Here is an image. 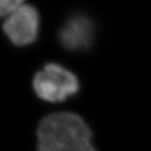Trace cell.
Returning <instances> with one entry per match:
<instances>
[{
	"mask_svg": "<svg viewBox=\"0 0 151 151\" xmlns=\"http://www.w3.org/2000/svg\"><path fill=\"white\" fill-rule=\"evenodd\" d=\"M37 140V151H97L89 126L73 112H56L42 118Z\"/></svg>",
	"mask_w": 151,
	"mask_h": 151,
	"instance_id": "1",
	"label": "cell"
},
{
	"mask_svg": "<svg viewBox=\"0 0 151 151\" xmlns=\"http://www.w3.org/2000/svg\"><path fill=\"white\" fill-rule=\"evenodd\" d=\"M37 96L48 103H59L77 94L80 81L73 72L58 63H47L32 78Z\"/></svg>",
	"mask_w": 151,
	"mask_h": 151,
	"instance_id": "2",
	"label": "cell"
},
{
	"mask_svg": "<svg viewBox=\"0 0 151 151\" xmlns=\"http://www.w3.org/2000/svg\"><path fill=\"white\" fill-rule=\"evenodd\" d=\"M40 27V17L31 4L23 2L3 23V32L16 46H27L37 40Z\"/></svg>",
	"mask_w": 151,
	"mask_h": 151,
	"instance_id": "3",
	"label": "cell"
},
{
	"mask_svg": "<svg viewBox=\"0 0 151 151\" xmlns=\"http://www.w3.org/2000/svg\"><path fill=\"white\" fill-rule=\"evenodd\" d=\"M94 28L91 20L86 15L76 14L68 18L59 29V42L65 49L80 51L91 45Z\"/></svg>",
	"mask_w": 151,
	"mask_h": 151,
	"instance_id": "4",
	"label": "cell"
},
{
	"mask_svg": "<svg viewBox=\"0 0 151 151\" xmlns=\"http://www.w3.org/2000/svg\"><path fill=\"white\" fill-rule=\"evenodd\" d=\"M23 2L22 0H0V18H4L5 20Z\"/></svg>",
	"mask_w": 151,
	"mask_h": 151,
	"instance_id": "5",
	"label": "cell"
}]
</instances>
